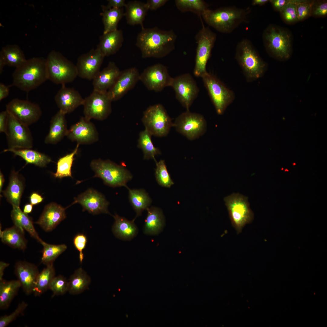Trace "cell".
Segmentation results:
<instances>
[{
  "instance_id": "1",
  "label": "cell",
  "mask_w": 327,
  "mask_h": 327,
  "mask_svg": "<svg viewBox=\"0 0 327 327\" xmlns=\"http://www.w3.org/2000/svg\"><path fill=\"white\" fill-rule=\"evenodd\" d=\"M177 35L173 30L165 31L157 27L141 29L137 38L136 46L143 58H163L175 48Z\"/></svg>"
},
{
  "instance_id": "2",
  "label": "cell",
  "mask_w": 327,
  "mask_h": 327,
  "mask_svg": "<svg viewBox=\"0 0 327 327\" xmlns=\"http://www.w3.org/2000/svg\"><path fill=\"white\" fill-rule=\"evenodd\" d=\"M12 85L28 92L48 80L46 59L34 57L16 68L12 74Z\"/></svg>"
},
{
  "instance_id": "3",
  "label": "cell",
  "mask_w": 327,
  "mask_h": 327,
  "mask_svg": "<svg viewBox=\"0 0 327 327\" xmlns=\"http://www.w3.org/2000/svg\"><path fill=\"white\" fill-rule=\"evenodd\" d=\"M250 11V8L228 6L214 10L208 8L201 16L208 25L220 32L228 33L245 21Z\"/></svg>"
},
{
  "instance_id": "4",
  "label": "cell",
  "mask_w": 327,
  "mask_h": 327,
  "mask_svg": "<svg viewBox=\"0 0 327 327\" xmlns=\"http://www.w3.org/2000/svg\"><path fill=\"white\" fill-rule=\"evenodd\" d=\"M46 59L48 80L54 83L65 85L78 76L76 65L60 52L52 51Z\"/></svg>"
},
{
  "instance_id": "5",
  "label": "cell",
  "mask_w": 327,
  "mask_h": 327,
  "mask_svg": "<svg viewBox=\"0 0 327 327\" xmlns=\"http://www.w3.org/2000/svg\"><path fill=\"white\" fill-rule=\"evenodd\" d=\"M90 166L95 173L94 177L101 178L104 183L112 187H124L133 178L131 173L123 165L109 160H92Z\"/></svg>"
},
{
  "instance_id": "6",
  "label": "cell",
  "mask_w": 327,
  "mask_h": 327,
  "mask_svg": "<svg viewBox=\"0 0 327 327\" xmlns=\"http://www.w3.org/2000/svg\"><path fill=\"white\" fill-rule=\"evenodd\" d=\"M236 58L246 75L256 79L263 74L266 64L260 57L250 41L243 39L236 48Z\"/></svg>"
},
{
  "instance_id": "7",
  "label": "cell",
  "mask_w": 327,
  "mask_h": 327,
  "mask_svg": "<svg viewBox=\"0 0 327 327\" xmlns=\"http://www.w3.org/2000/svg\"><path fill=\"white\" fill-rule=\"evenodd\" d=\"M248 199L247 197L239 193H233L224 199L231 223L238 234L254 218Z\"/></svg>"
},
{
  "instance_id": "8",
  "label": "cell",
  "mask_w": 327,
  "mask_h": 327,
  "mask_svg": "<svg viewBox=\"0 0 327 327\" xmlns=\"http://www.w3.org/2000/svg\"><path fill=\"white\" fill-rule=\"evenodd\" d=\"M263 38L269 53L280 59L288 58L291 53V38L289 33L273 25L264 31Z\"/></svg>"
},
{
  "instance_id": "9",
  "label": "cell",
  "mask_w": 327,
  "mask_h": 327,
  "mask_svg": "<svg viewBox=\"0 0 327 327\" xmlns=\"http://www.w3.org/2000/svg\"><path fill=\"white\" fill-rule=\"evenodd\" d=\"M142 122L152 135L158 137L167 136L173 126L172 119L160 104L150 106L144 112Z\"/></svg>"
},
{
  "instance_id": "10",
  "label": "cell",
  "mask_w": 327,
  "mask_h": 327,
  "mask_svg": "<svg viewBox=\"0 0 327 327\" xmlns=\"http://www.w3.org/2000/svg\"><path fill=\"white\" fill-rule=\"evenodd\" d=\"M202 25V28L195 36L197 47L193 71L196 76L200 77L207 72L206 64L216 38L215 33Z\"/></svg>"
},
{
  "instance_id": "11",
  "label": "cell",
  "mask_w": 327,
  "mask_h": 327,
  "mask_svg": "<svg viewBox=\"0 0 327 327\" xmlns=\"http://www.w3.org/2000/svg\"><path fill=\"white\" fill-rule=\"evenodd\" d=\"M173 126L178 132L192 140L203 135L206 130L207 126L202 115L188 110L176 118Z\"/></svg>"
},
{
  "instance_id": "12",
  "label": "cell",
  "mask_w": 327,
  "mask_h": 327,
  "mask_svg": "<svg viewBox=\"0 0 327 327\" xmlns=\"http://www.w3.org/2000/svg\"><path fill=\"white\" fill-rule=\"evenodd\" d=\"M5 134L8 149H31L33 138L28 126L8 113Z\"/></svg>"
},
{
  "instance_id": "13",
  "label": "cell",
  "mask_w": 327,
  "mask_h": 327,
  "mask_svg": "<svg viewBox=\"0 0 327 327\" xmlns=\"http://www.w3.org/2000/svg\"><path fill=\"white\" fill-rule=\"evenodd\" d=\"M107 92L93 90L90 95L84 98L83 105L84 117L86 119L102 121L111 114L112 101Z\"/></svg>"
},
{
  "instance_id": "14",
  "label": "cell",
  "mask_w": 327,
  "mask_h": 327,
  "mask_svg": "<svg viewBox=\"0 0 327 327\" xmlns=\"http://www.w3.org/2000/svg\"><path fill=\"white\" fill-rule=\"evenodd\" d=\"M201 78L217 113L222 114L233 100V93L215 77L208 72Z\"/></svg>"
},
{
  "instance_id": "15",
  "label": "cell",
  "mask_w": 327,
  "mask_h": 327,
  "mask_svg": "<svg viewBox=\"0 0 327 327\" xmlns=\"http://www.w3.org/2000/svg\"><path fill=\"white\" fill-rule=\"evenodd\" d=\"M170 87L174 91L179 101L187 111L189 110L199 92L196 82L192 76L186 73L173 78Z\"/></svg>"
},
{
  "instance_id": "16",
  "label": "cell",
  "mask_w": 327,
  "mask_h": 327,
  "mask_svg": "<svg viewBox=\"0 0 327 327\" xmlns=\"http://www.w3.org/2000/svg\"><path fill=\"white\" fill-rule=\"evenodd\" d=\"M6 110L20 122L28 126L37 122L42 114L38 104L18 98L10 101L6 105Z\"/></svg>"
},
{
  "instance_id": "17",
  "label": "cell",
  "mask_w": 327,
  "mask_h": 327,
  "mask_svg": "<svg viewBox=\"0 0 327 327\" xmlns=\"http://www.w3.org/2000/svg\"><path fill=\"white\" fill-rule=\"evenodd\" d=\"M172 78L167 67L158 63L145 69L140 74L139 80L148 90L158 92L170 86Z\"/></svg>"
},
{
  "instance_id": "18",
  "label": "cell",
  "mask_w": 327,
  "mask_h": 327,
  "mask_svg": "<svg viewBox=\"0 0 327 327\" xmlns=\"http://www.w3.org/2000/svg\"><path fill=\"white\" fill-rule=\"evenodd\" d=\"M104 57L97 48H93L81 55L76 64L78 76L82 78L93 80L100 71Z\"/></svg>"
},
{
  "instance_id": "19",
  "label": "cell",
  "mask_w": 327,
  "mask_h": 327,
  "mask_svg": "<svg viewBox=\"0 0 327 327\" xmlns=\"http://www.w3.org/2000/svg\"><path fill=\"white\" fill-rule=\"evenodd\" d=\"M140 75L138 70L135 67L121 71L114 84L107 92L112 102L119 100L133 88L139 80Z\"/></svg>"
},
{
  "instance_id": "20",
  "label": "cell",
  "mask_w": 327,
  "mask_h": 327,
  "mask_svg": "<svg viewBox=\"0 0 327 327\" xmlns=\"http://www.w3.org/2000/svg\"><path fill=\"white\" fill-rule=\"evenodd\" d=\"M66 136L70 140L80 144H90L98 140V134L94 124L81 117L68 130Z\"/></svg>"
},
{
  "instance_id": "21",
  "label": "cell",
  "mask_w": 327,
  "mask_h": 327,
  "mask_svg": "<svg viewBox=\"0 0 327 327\" xmlns=\"http://www.w3.org/2000/svg\"><path fill=\"white\" fill-rule=\"evenodd\" d=\"M76 203L81 204L83 210L93 214H110L108 210L109 202L103 194L93 189H88L75 198L72 204Z\"/></svg>"
},
{
  "instance_id": "22",
  "label": "cell",
  "mask_w": 327,
  "mask_h": 327,
  "mask_svg": "<svg viewBox=\"0 0 327 327\" xmlns=\"http://www.w3.org/2000/svg\"><path fill=\"white\" fill-rule=\"evenodd\" d=\"M14 272L25 294L33 293L39 273L37 266L26 261H19L15 265Z\"/></svg>"
},
{
  "instance_id": "23",
  "label": "cell",
  "mask_w": 327,
  "mask_h": 327,
  "mask_svg": "<svg viewBox=\"0 0 327 327\" xmlns=\"http://www.w3.org/2000/svg\"><path fill=\"white\" fill-rule=\"evenodd\" d=\"M67 208L54 203H49L45 206L40 218L34 223L45 231L50 232L66 218Z\"/></svg>"
},
{
  "instance_id": "24",
  "label": "cell",
  "mask_w": 327,
  "mask_h": 327,
  "mask_svg": "<svg viewBox=\"0 0 327 327\" xmlns=\"http://www.w3.org/2000/svg\"><path fill=\"white\" fill-rule=\"evenodd\" d=\"M54 100L59 110L66 114L83 105L84 98L78 91L63 85L56 94Z\"/></svg>"
},
{
  "instance_id": "25",
  "label": "cell",
  "mask_w": 327,
  "mask_h": 327,
  "mask_svg": "<svg viewBox=\"0 0 327 327\" xmlns=\"http://www.w3.org/2000/svg\"><path fill=\"white\" fill-rule=\"evenodd\" d=\"M121 72L114 62L110 61L107 66L100 71L93 79V90L107 92L114 84Z\"/></svg>"
},
{
  "instance_id": "26",
  "label": "cell",
  "mask_w": 327,
  "mask_h": 327,
  "mask_svg": "<svg viewBox=\"0 0 327 327\" xmlns=\"http://www.w3.org/2000/svg\"><path fill=\"white\" fill-rule=\"evenodd\" d=\"M65 114L59 111L52 117L49 131L45 139L48 144H56L66 136L68 131Z\"/></svg>"
},
{
  "instance_id": "27",
  "label": "cell",
  "mask_w": 327,
  "mask_h": 327,
  "mask_svg": "<svg viewBox=\"0 0 327 327\" xmlns=\"http://www.w3.org/2000/svg\"><path fill=\"white\" fill-rule=\"evenodd\" d=\"M123 33L121 30L117 29L103 34L100 38L97 48L105 56L116 53L121 47L124 41Z\"/></svg>"
},
{
  "instance_id": "28",
  "label": "cell",
  "mask_w": 327,
  "mask_h": 327,
  "mask_svg": "<svg viewBox=\"0 0 327 327\" xmlns=\"http://www.w3.org/2000/svg\"><path fill=\"white\" fill-rule=\"evenodd\" d=\"M27 60L20 48L16 45H7L0 52V73L5 65L17 68Z\"/></svg>"
},
{
  "instance_id": "29",
  "label": "cell",
  "mask_w": 327,
  "mask_h": 327,
  "mask_svg": "<svg viewBox=\"0 0 327 327\" xmlns=\"http://www.w3.org/2000/svg\"><path fill=\"white\" fill-rule=\"evenodd\" d=\"M113 216L115 221L112 230L116 237L123 240H130L137 236L138 229L135 220H129L117 214Z\"/></svg>"
},
{
  "instance_id": "30",
  "label": "cell",
  "mask_w": 327,
  "mask_h": 327,
  "mask_svg": "<svg viewBox=\"0 0 327 327\" xmlns=\"http://www.w3.org/2000/svg\"><path fill=\"white\" fill-rule=\"evenodd\" d=\"M146 210L147 214L145 220L143 231L150 235H156L162 230L165 225V219L163 212L160 208L152 206Z\"/></svg>"
},
{
  "instance_id": "31",
  "label": "cell",
  "mask_w": 327,
  "mask_h": 327,
  "mask_svg": "<svg viewBox=\"0 0 327 327\" xmlns=\"http://www.w3.org/2000/svg\"><path fill=\"white\" fill-rule=\"evenodd\" d=\"M125 16L129 25H140L141 29L144 28L143 21L149 10L146 4L138 1H134L126 3Z\"/></svg>"
},
{
  "instance_id": "32",
  "label": "cell",
  "mask_w": 327,
  "mask_h": 327,
  "mask_svg": "<svg viewBox=\"0 0 327 327\" xmlns=\"http://www.w3.org/2000/svg\"><path fill=\"white\" fill-rule=\"evenodd\" d=\"M11 217L14 226L24 232L25 230L41 244L43 241L39 237L34 227L32 219L25 213L19 206H12Z\"/></svg>"
},
{
  "instance_id": "33",
  "label": "cell",
  "mask_w": 327,
  "mask_h": 327,
  "mask_svg": "<svg viewBox=\"0 0 327 327\" xmlns=\"http://www.w3.org/2000/svg\"><path fill=\"white\" fill-rule=\"evenodd\" d=\"M24 190V185L18 172L13 170L10 177L8 185L3 194L12 206H19Z\"/></svg>"
},
{
  "instance_id": "34",
  "label": "cell",
  "mask_w": 327,
  "mask_h": 327,
  "mask_svg": "<svg viewBox=\"0 0 327 327\" xmlns=\"http://www.w3.org/2000/svg\"><path fill=\"white\" fill-rule=\"evenodd\" d=\"M0 237L4 243L15 249L24 251L27 247V241L24 232L15 226L2 231L0 230Z\"/></svg>"
},
{
  "instance_id": "35",
  "label": "cell",
  "mask_w": 327,
  "mask_h": 327,
  "mask_svg": "<svg viewBox=\"0 0 327 327\" xmlns=\"http://www.w3.org/2000/svg\"><path fill=\"white\" fill-rule=\"evenodd\" d=\"M3 152H10L24 159L27 164H30L40 167H44L52 161L48 155L31 149H8Z\"/></svg>"
},
{
  "instance_id": "36",
  "label": "cell",
  "mask_w": 327,
  "mask_h": 327,
  "mask_svg": "<svg viewBox=\"0 0 327 327\" xmlns=\"http://www.w3.org/2000/svg\"><path fill=\"white\" fill-rule=\"evenodd\" d=\"M129 202L136 215L134 220L140 216L144 210L150 205L152 200L148 194L144 189H130L127 186Z\"/></svg>"
},
{
  "instance_id": "37",
  "label": "cell",
  "mask_w": 327,
  "mask_h": 327,
  "mask_svg": "<svg viewBox=\"0 0 327 327\" xmlns=\"http://www.w3.org/2000/svg\"><path fill=\"white\" fill-rule=\"evenodd\" d=\"M21 287L18 279L7 281L3 279L0 281V309H6L8 307Z\"/></svg>"
},
{
  "instance_id": "38",
  "label": "cell",
  "mask_w": 327,
  "mask_h": 327,
  "mask_svg": "<svg viewBox=\"0 0 327 327\" xmlns=\"http://www.w3.org/2000/svg\"><path fill=\"white\" fill-rule=\"evenodd\" d=\"M101 7L102 11L101 15L104 26L103 34L118 29V23L125 16L123 8H108L104 5H102Z\"/></svg>"
},
{
  "instance_id": "39",
  "label": "cell",
  "mask_w": 327,
  "mask_h": 327,
  "mask_svg": "<svg viewBox=\"0 0 327 327\" xmlns=\"http://www.w3.org/2000/svg\"><path fill=\"white\" fill-rule=\"evenodd\" d=\"M91 279L81 268L76 270L70 277L68 282V291L72 294H80L88 288Z\"/></svg>"
},
{
  "instance_id": "40",
  "label": "cell",
  "mask_w": 327,
  "mask_h": 327,
  "mask_svg": "<svg viewBox=\"0 0 327 327\" xmlns=\"http://www.w3.org/2000/svg\"><path fill=\"white\" fill-rule=\"evenodd\" d=\"M55 270L53 263L48 264L39 273L33 293L36 296H40L48 289L50 283L55 276Z\"/></svg>"
},
{
  "instance_id": "41",
  "label": "cell",
  "mask_w": 327,
  "mask_h": 327,
  "mask_svg": "<svg viewBox=\"0 0 327 327\" xmlns=\"http://www.w3.org/2000/svg\"><path fill=\"white\" fill-rule=\"evenodd\" d=\"M151 136L145 129L141 132L139 134L138 147L143 151L144 159H153L156 163L157 161L155 156L160 154L161 153L160 150L154 146L151 139Z\"/></svg>"
},
{
  "instance_id": "42",
  "label": "cell",
  "mask_w": 327,
  "mask_h": 327,
  "mask_svg": "<svg viewBox=\"0 0 327 327\" xmlns=\"http://www.w3.org/2000/svg\"><path fill=\"white\" fill-rule=\"evenodd\" d=\"M80 144H77L74 150L71 153L60 158L57 163L56 172L53 174L56 178H61L65 177H72L71 168L74 156L78 150Z\"/></svg>"
},
{
  "instance_id": "43",
  "label": "cell",
  "mask_w": 327,
  "mask_h": 327,
  "mask_svg": "<svg viewBox=\"0 0 327 327\" xmlns=\"http://www.w3.org/2000/svg\"><path fill=\"white\" fill-rule=\"evenodd\" d=\"M41 244L43 246L41 262L46 266L53 263L55 259L67 249V246L65 244H51L43 241Z\"/></svg>"
},
{
  "instance_id": "44",
  "label": "cell",
  "mask_w": 327,
  "mask_h": 327,
  "mask_svg": "<svg viewBox=\"0 0 327 327\" xmlns=\"http://www.w3.org/2000/svg\"><path fill=\"white\" fill-rule=\"evenodd\" d=\"M175 2L177 8L182 12H191L199 16L208 8V4L202 0H176Z\"/></svg>"
},
{
  "instance_id": "45",
  "label": "cell",
  "mask_w": 327,
  "mask_h": 327,
  "mask_svg": "<svg viewBox=\"0 0 327 327\" xmlns=\"http://www.w3.org/2000/svg\"><path fill=\"white\" fill-rule=\"evenodd\" d=\"M156 164L155 175L157 183L162 187L170 188L174 183L167 170L164 160H161Z\"/></svg>"
},
{
  "instance_id": "46",
  "label": "cell",
  "mask_w": 327,
  "mask_h": 327,
  "mask_svg": "<svg viewBox=\"0 0 327 327\" xmlns=\"http://www.w3.org/2000/svg\"><path fill=\"white\" fill-rule=\"evenodd\" d=\"M300 0H290L280 10L281 15L286 22L292 23L298 21L297 13V5Z\"/></svg>"
},
{
  "instance_id": "47",
  "label": "cell",
  "mask_w": 327,
  "mask_h": 327,
  "mask_svg": "<svg viewBox=\"0 0 327 327\" xmlns=\"http://www.w3.org/2000/svg\"><path fill=\"white\" fill-rule=\"evenodd\" d=\"M49 289L53 293L52 297L65 294L68 290V282L61 275L54 276L51 281Z\"/></svg>"
},
{
  "instance_id": "48",
  "label": "cell",
  "mask_w": 327,
  "mask_h": 327,
  "mask_svg": "<svg viewBox=\"0 0 327 327\" xmlns=\"http://www.w3.org/2000/svg\"><path fill=\"white\" fill-rule=\"evenodd\" d=\"M28 306L24 301L19 303L15 310L10 314L1 316L0 317V327H5L22 313Z\"/></svg>"
},
{
  "instance_id": "49",
  "label": "cell",
  "mask_w": 327,
  "mask_h": 327,
  "mask_svg": "<svg viewBox=\"0 0 327 327\" xmlns=\"http://www.w3.org/2000/svg\"><path fill=\"white\" fill-rule=\"evenodd\" d=\"M313 1L300 0L297 5V13L298 21H302L311 15Z\"/></svg>"
},
{
  "instance_id": "50",
  "label": "cell",
  "mask_w": 327,
  "mask_h": 327,
  "mask_svg": "<svg viewBox=\"0 0 327 327\" xmlns=\"http://www.w3.org/2000/svg\"><path fill=\"white\" fill-rule=\"evenodd\" d=\"M73 242L75 247L79 252V261L81 263H82L84 258L83 251L87 242V236L83 233L78 234L74 237Z\"/></svg>"
},
{
  "instance_id": "51",
  "label": "cell",
  "mask_w": 327,
  "mask_h": 327,
  "mask_svg": "<svg viewBox=\"0 0 327 327\" xmlns=\"http://www.w3.org/2000/svg\"><path fill=\"white\" fill-rule=\"evenodd\" d=\"M327 14V1L313 2L311 15L316 17H323Z\"/></svg>"
},
{
  "instance_id": "52",
  "label": "cell",
  "mask_w": 327,
  "mask_h": 327,
  "mask_svg": "<svg viewBox=\"0 0 327 327\" xmlns=\"http://www.w3.org/2000/svg\"><path fill=\"white\" fill-rule=\"evenodd\" d=\"M167 0H148L146 4L149 9L155 10L164 5Z\"/></svg>"
},
{
  "instance_id": "53",
  "label": "cell",
  "mask_w": 327,
  "mask_h": 327,
  "mask_svg": "<svg viewBox=\"0 0 327 327\" xmlns=\"http://www.w3.org/2000/svg\"><path fill=\"white\" fill-rule=\"evenodd\" d=\"M8 113L6 110L0 113V132L5 133Z\"/></svg>"
},
{
  "instance_id": "54",
  "label": "cell",
  "mask_w": 327,
  "mask_h": 327,
  "mask_svg": "<svg viewBox=\"0 0 327 327\" xmlns=\"http://www.w3.org/2000/svg\"><path fill=\"white\" fill-rule=\"evenodd\" d=\"M106 7L108 8H120L125 7L126 3L124 0H108Z\"/></svg>"
},
{
  "instance_id": "55",
  "label": "cell",
  "mask_w": 327,
  "mask_h": 327,
  "mask_svg": "<svg viewBox=\"0 0 327 327\" xmlns=\"http://www.w3.org/2000/svg\"><path fill=\"white\" fill-rule=\"evenodd\" d=\"M290 1V0H270L269 2L274 8L280 11L282 8Z\"/></svg>"
},
{
  "instance_id": "56",
  "label": "cell",
  "mask_w": 327,
  "mask_h": 327,
  "mask_svg": "<svg viewBox=\"0 0 327 327\" xmlns=\"http://www.w3.org/2000/svg\"><path fill=\"white\" fill-rule=\"evenodd\" d=\"M43 200V198L41 196L36 193H32L30 197V203L33 205L40 203Z\"/></svg>"
},
{
  "instance_id": "57",
  "label": "cell",
  "mask_w": 327,
  "mask_h": 327,
  "mask_svg": "<svg viewBox=\"0 0 327 327\" xmlns=\"http://www.w3.org/2000/svg\"><path fill=\"white\" fill-rule=\"evenodd\" d=\"M9 87L2 83H0V101L7 97L9 94Z\"/></svg>"
},
{
  "instance_id": "58",
  "label": "cell",
  "mask_w": 327,
  "mask_h": 327,
  "mask_svg": "<svg viewBox=\"0 0 327 327\" xmlns=\"http://www.w3.org/2000/svg\"><path fill=\"white\" fill-rule=\"evenodd\" d=\"M9 265L8 263L1 261L0 262V281L2 280L4 271L5 268Z\"/></svg>"
},
{
  "instance_id": "59",
  "label": "cell",
  "mask_w": 327,
  "mask_h": 327,
  "mask_svg": "<svg viewBox=\"0 0 327 327\" xmlns=\"http://www.w3.org/2000/svg\"><path fill=\"white\" fill-rule=\"evenodd\" d=\"M268 0H253L252 1V5H264L269 2Z\"/></svg>"
},
{
  "instance_id": "60",
  "label": "cell",
  "mask_w": 327,
  "mask_h": 327,
  "mask_svg": "<svg viewBox=\"0 0 327 327\" xmlns=\"http://www.w3.org/2000/svg\"><path fill=\"white\" fill-rule=\"evenodd\" d=\"M33 209V205L31 204H27L25 205L24 207L23 212L28 214L31 213Z\"/></svg>"
},
{
  "instance_id": "61",
  "label": "cell",
  "mask_w": 327,
  "mask_h": 327,
  "mask_svg": "<svg viewBox=\"0 0 327 327\" xmlns=\"http://www.w3.org/2000/svg\"><path fill=\"white\" fill-rule=\"evenodd\" d=\"M5 181V179L4 175L2 172H0V192L1 193L2 191V188Z\"/></svg>"
}]
</instances>
